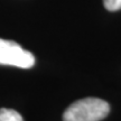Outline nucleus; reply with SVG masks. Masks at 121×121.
I'll use <instances>...</instances> for the list:
<instances>
[{
    "mask_svg": "<svg viewBox=\"0 0 121 121\" xmlns=\"http://www.w3.org/2000/svg\"><path fill=\"white\" fill-rule=\"evenodd\" d=\"M110 112L107 101L98 98H85L75 101L65 110L63 121H100Z\"/></svg>",
    "mask_w": 121,
    "mask_h": 121,
    "instance_id": "nucleus-1",
    "label": "nucleus"
},
{
    "mask_svg": "<svg viewBox=\"0 0 121 121\" xmlns=\"http://www.w3.org/2000/svg\"><path fill=\"white\" fill-rule=\"evenodd\" d=\"M0 65L30 69L35 65V56L16 42L0 38Z\"/></svg>",
    "mask_w": 121,
    "mask_h": 121,
    "instance_id": "nucleus-2",
    "label": "nucleus"
},
{
    "mask_svg": "<svg viewBox=\"0 0 121 121\" xmlns=\"http://www.w3.org/2000/svg\"><path fill=\"white\" fill-rule=\"evenodd\" d=\"M0 121H24L20 113L13 109H0Z\"/></svg>",
    "mask_w": 121,
    "mask_h": 121,
    "instance_id": "nucleus-3",
    "label": "nucleus"
},
{
    "mask_svg": "<svg viewBox=\"0 0 121 121\" xmlns=\"http://www.w3.org/2000/svg\"><path fill=\"white\" fill-rule=\"evenodd\" d=\"M103 4L109 11H117L121 9V0H103Z\"/></svg>",
    "mask_w": 121,
    "mask_h": 121,
    "instance_id": "nucleus-4",
    "label": "nucleus"
}]
</instances>
